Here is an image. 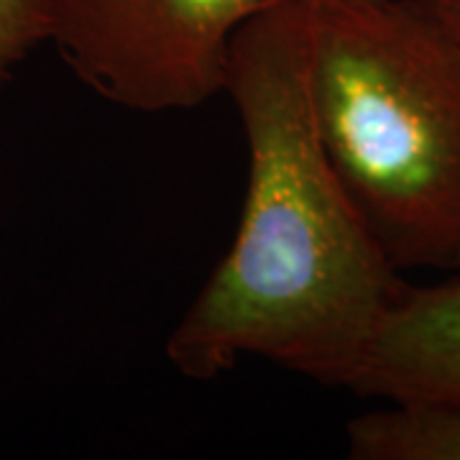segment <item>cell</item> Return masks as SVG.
Wrapping results in <instances>:
<instances>
[{"instance_id":"1","label":"cell","mask_w":460,"mask_h":460,"mask_svg":"<svg viewBox=\"0 0 460 460\" xmlns=\"http://www.w3.org/2000/svg\"><path fill=\"white\" fill-rule=\"evenodd\" d=\"M223 95L246 138L243 208L226 256L169 332L166 358L192 381L263 358L350 392L404 279L320 141L305 0H277L235 33Z\"/></svg>"},{"instance_id":"2","label":"cell","mask_w":460,"mask_h":460,"mask_svg":"<svg viewBox=\"0 0 460 460\" xmlns=\"http://www.w3.org/2000/svg\"><path fill=\"white\" fill-rule=\"evenodd\" d=\"M310 5L330 166L399 274L460 271V49L414 0Z\"/></svg>"},{"instance_id":"3","label":"cell","mask_w":460,"mask_h":460,"mask_svg":"<svg viewBox=\"0 0 460 460\" xmlns=\"http://www.w3.org/2000/svg\"><path fill=\"white\" fill-rule=\"evenodd\" d=\"M277 0H44L72 75L136 113L195 111L226 93L235 33Z\"/></svg>"},{"instance_id":"4","label":"cell","mask_w":460,"mask_h":460,"mask_svg":"<svg viewBox=\"0 0 460 460\" xmlns=\"http://www.w3.org/2000/svg\"><path fill=\"white\" fill-rule=\"evenodd\" d=\"M350 394L460 410V271L407 284L378 323Z\"/></svg>"},{"instance_id":"5","label":"cell","mask_w":460,"mask_h":460,"mask_svg":"<svg viewBox=\"0 0 460 460\" xmlns=\"http://www.w3.org/2000/svg\"><path fill=\"white\" fill-rule=\"evenodd\" d=\"M353 460H460V410L440 402H386L345 428Z\"/></svg>"},{"instance_id":"6","label":"cell","mask_w":460,"mask_h":460,"mask_svg":"<svg viewBox=\"0 0 460 460\" xmlns=\"http://www.w3.org/2000/svg\"><path fill=\"white\" fill-rule=\"evenodd\" d=\"M44 41V0H0V84L11 83L18 66Z\"/></svg>"},{"instance_id":"7","label":"cell","mask_w":460,"mask_h":460,"mask_svg":"<svg viewBox=\"0 0 460 460\" xmlns=\"http://www.w3.org/2000/svg\"><path fill=\"white\" fill-rule=\"evenodd\" d=\"M460 49V0H414Z\"/></svg>"},{"instance_id":"8","label":"cell","mask_w":460,"mask_h":460,"mask_svg":"<svg viewBox=\"0 0 460 460\" xmlns=\"http://www.w3.org/2000/svg\"><path fill=\"white\" fill-rule=\"evenodd\" d=\"M305 3H323V0H305Z\"/></svg>"}]
</instances>
